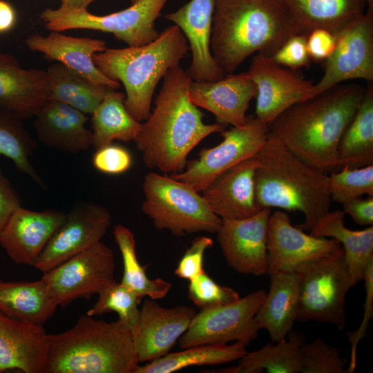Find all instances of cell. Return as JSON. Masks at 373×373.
<instances>
[{
    "instance_id": "6da1fadb",
    "label": "cell",
    "mask_w": 373,
    "mask_h": 373,
    "mask_svg": "<svg viewBox=\"0 0 373 373\" xmlns=\"http://www.w3.org/2000/svg\"><path fill=\"white\" fill-rule=\"evenodd\" d=\"M163 79L153 112L134 142L147 167L172 174L183 171L202 140L227 126L203 122L204 114L189 98L192 79L182 67L171 68Z\"/></svg>"
},
{
    "instance_id": "7a4b0ae2",
    "label": "cell",
    "mask_w": 373,
    "mask_h": 373,
    "mask_svg": "<svg viewBox=\"0 0 373 373\" xmlns=\"http://www.w3.org/2000/svg\"><path fill=\"white\" fill-rule=\"evenodd\" d=\"M365 92L361 85L335 86L277 117L269 132L302 159L325 171L338 169V149Z\"/></svg>"
},
{
    "instance_id": "3957f363",
    "label": "cell",
    "mask_w": 373,
    "mask_h": 373,
    "mask_svg": "<svg viewBox=\"0 0 373 373\" xmlns=\"http://www.w3.org/2000/svg\"><path fill=\"white\" fill-rule=\"evenodd\" d=\"M283 0H216L211 52L225 73H232L249 56L272 57L298 34Z\"/></svg>"
},
{
    "instance_id": "277c9868",
    "label": "cell",
    "mask_w": 373,
    "mask_h": 373,
    "mask_svg": "<svg viewBox=\"0 0 373 373\" xmlns=\"http://www.w3.org/2000/svg\"><path fill=\"white\" fill-rule=\"evenodd\" d=\"M256 158V197L260 209L300 211L305 220L296 227L310 231L332 202L327 172L302 159L269 132Z\"/></svg>"
},
{
    "instance_id": "5b68a950",
    "label": "cell",
    "mask_w": 373,
    "mask_h": 373,
    "mask_svg": "<svg viewBox=\"0 0 373 373\" xmlns=\"http://www.w3.org/2000/svg\"><path fill=\"white\" fill-rule=\"evenodd\" d=\"M139 363L128 328L86 314L69 329L48 334L44 373H134Z\"/></svg>"
},
{
    "instance_id": "8992f818",
    "label": "cell",
    "mask_w": 373,
    "mask_h": 373,
    "mask_svg": "<svg viewBox=\"0 0 373 373\" xmlns=\"http://www.w3.org/2000/svg\"><path fill=\"white\" fill-rule=\"evenodd\" d=\"M189 50L184 35L173 24L149 44L123 48H106L94 55L93 61L106 77L123 84L125 106L141 122L151 113L157 84L169 70L180 66Z\"/></svg>"
},
{
    "instance_id": "52a82bcc",
    "label": "cell",
    "mask_w": 373,
    "mask_h": 373,
    "mask_svg": "<svg viewBox=\"0 0 373 373\" xmlns=\"http://www.w3.org/2000/svg\"><path fill=\"white\" fill-rule=\"evenodd\" d=\"M142 189V209L158 230H168L177 236L213 233L222 224L200 192L171 175L149 172Z\"/></svg>"
},
{
    "instance_id": "ba28073f",
    "label": "cell",
    "mask_w": 373,
    "mask_h": 373,
    "mask_svg": "<svg viewBox=\"0 0 373 373\" xmlns=\"http://www.w3.org/2000/svg\"><path fill=\"white\" fill-rule=\"evenodd\" d=\"M296 321L328 323L343 329L345 297L352 288L343 249L299 265Z\"/></svg>"
},
{
    "instance_id": "9c48e42d",
    "label": "cell",
    "mask_w": 373,
    "mask_h": 373,
    "mask_svg": "<svg viewBox=\"0 0 373 373\" xmlns=\"http://www.w3.org/2000/svg\"><path fill=\"white\" fill-rule=\"evenodd\" d=\"M169 0H138L122 10L96 15L84 10L46 8L40 17L50 31L86 29L113 34L128 46H140L159 35L156 19Z\"/></svg>"
},
{
    "instance_id": "30bf717a",
    "label": "cell",
    "mask_w": 373,
    "mask_h": 373,
    "mask_svg": "<svg viewBox=\"0 0 373 373\" xmlns=\"http://www.w3.org/2000/svg\"><path fill=\"white\" fill-rule=\"evenodd\" d=\"M268 133V125L256 117H248L244 126L221 131L223 140L220 144L202 149L197 158L187 161L183 171L170 175L200 193L220 174L256 155Z\"/></svg>"
},
{
    "instance_id": "8fae6325",
    "label": "cell",
    "mask_w": 373,
    "mask_h": 373,
    "mask_svg": "<svg viewBox=\"0 0 373 373\" xmlns=\"http://www.w3.org/2000/svg\"><path fill=\"white\" fill-rule=\"evenodd\" d=\"M266 294L265 290L259 289L232 303L201 309L179 338L180 347L184 349L231 341L247 345L258 336L259 330L253 319Z\"/></svg>"
},
{
    "instance_id": "7c38bea8",
    "label": "cell",
    "mask_w": 373,
    "mask_h": 373,
    "mask_svg": "<svg viewBox=\"0 0 373 373\" xmlns=\"http://www.w3.org/2000/svg\"><path fill=\"white\" fill-rule=\"evenodd\" d=\"M115 258L102 241L43 273L46 285L58 306L78 298H90L115 282Z\"/></svg>"
},
{
    "instance_id": "4fadbf2b",
    "label": "cell",
    "mask_w": 373,
    "mask_h": 373,
    "mask_svg": "<svg viewBox=\"0 0 373 373\" xmlns=\"http://www.w3.org/2000/svg\"><path fill=\"white\" fill-rule=\"evenodd\" d=\"M322 77L313 84L314 96L351 79L373 81V9L368 8L337 35L325 61Z\"/></svg>"
},
{
    "instance_id": "5bb4252c",
    "label": "cell",
    "mask_w": 373,
    "mask_h": 373,
    "mask_svg": "<svg viewBox=\"0 0 373 373\" xmlns=\"http://www.w3.org/2000/svg\"><path fill=\"white\" fill-rule=\"evenodd\" d=\"M109 211L97 203L77 204L51 237L35 268L42 273L100 242L111 223Z\"/></svg>"
},
{
    "instance_id": "9a60e30c",
    "label": "cell",
    "mask_w": 373,
    "mask_h": 373,
    "mask_svg": "<svg viewBox=\"0 0 373 373\" xmlns=\"http://www.w3.org/2000/svg\"><path fill=\"white\" fill-rule=\"evenodd\" d=\"M248 73L256 87L255 117L268 126L293 105L314 97L311 82L285 69L271 57L255 55Z\"/></svg>"
},
{
    "instance_id": "2e32d148",
    "label": "cell",
    "mask_w": 373,
    "mask_h": 373,
    "mask_svg": "<svg viewBox=\"0 0 373 373\" xmlns=\"http://www.w3.org/2000/svg\"><path fill=\"white\" fill-rule=\"evenodd\" d=\"M271 209L238 220H222L217 240L227 264L236 271L260 276L267 274V227Z\"/></svg>"
},
{
    "instance_id": "e0dca14e",
    "label": "cell",
    "mask_w": 373,
    "mask_h": 373,
    "mask_svg": "<svg viewBox=\"0 0 373 373\" xmlns=\"http://www.w3.org/2000/svg\"><path fill=\"white\" fill-rule=\"evenodd\" d=\"M267 274L292 271L300 264L343 249L334 238L307 234L291 223L289 215L278 209L271 213L267 227Z\"/></svg>"
},
{
    "instance_id": "ac0fdd59",
    "label": "cell",
    "mask_w": 373,
    "mask_h": 373,
    "mask_svg": "<svg viewBox=\"0 0 373 373\" xmlns=\"http://www.w3.org/2000/svg\"><path fill=\"white\" fill-rule=\"evenodd\" d=\"M195 314L191 307L165 308L150 298L146 299L131 332L139 362L151 361L169 353Z\"/></svg>"
},
{
    "instance_id": "d6986e66",
    "label": "cell",
    "mask_w": 373,
    "mask_h": 373,
    "mask_svg": "<svg viewBox=\"0 0 373 373\" xmlns=\"http://www.w3.org/2000/svg\"><path fill=\"white\" fill-rule=\"evenodd\" d=\"M57 209L17 208L0 232V245L17 265L35 267L48 242L66 218Z\"/></svg>"
},
{
    "instance_id": "ffe728a7",
    "label": "cell",
    "mask_w": 373,
    "mask_h": 373,
    "mask_svg": "<svg viewBox=\"0 0 373 373\" xmlns=\"http://www.w3.org/2000/svg\"><path fill=\"white\" fill-rule=\"evenodd\" d=\"M216 0H190L164 18L177 26L191 51V61L186 70L192 81L214 82L225 76L211 52V37Z\"/></svg>"
},
{
    "instance_id": "44dd1931",
    "label": "cell",
    "mask_w": 373,
    "mask_h": 373,
    "mask_svg": "<svg viewBox=\"0 0 373 373\" xmlns=\"http://www.w3.org/2000/svg\"><path fill=\"white\" fill-rule=\"evenodd\" d=\"M191 102L211 112L217 122L226 126H244L256 87L248 73L231 74L214 82L191 81L189 90Z\"/></svg>"
},
{
    "instance_id": "7402d4cb",
    "label": "cell",
    "mask_w": 373,
    "mask_h": 373,
    "mask_svg": "<svg viewBox=\"0 0 373 373\" xmlns=\"http://www.w3.org/2000/svg\"><path fill=\"white\" fill-rule=\"evenodd\" d=\"M256 155L229 169L200 193L211 210L222 220H238L261 209L256 197Z\"/></svg>"
},
{
    "instance_id": "603a6c76",
    "label": "cell",
    "mask_w": 373,
    "mask_h": 373,
    "mask_svg": "<svg viewBox=\"0 0 373 373\" xmlns=\"http://www.w3.org/2000/svg\"><path fill=\"white\" fill-rule=\"evenodd\" d=\"M26 44L32 51L44 54L46 59L63 64L93 84L114 89L119 87V82L106 77L93 61L94 55L106 48L103 40L51 31L46 36L37 33L29 35Z\"/></svg>"
},
{
    "instance_id": "cb8c5ba5",
    "label": "cell",
    "mask_w": 373,
    "mask_h": 373,
    "mask_svg": "<svg viewBox=\"0 0 373 373\" xmlns=\"http://www.w3.org/2000/svg\"><path fill=\"white\" fill-rule=\"evenodd\" d=\"M46 70L25 69L0 52V108L21 119L34 117L48 100Z\"/></svg>"
},
{
    "instance_id": "d4e9b609",
    "label": "cell",
    "mask_w": 373,
    "mask_h": 373,
    "mask_svg": "<svg viewBox=\"0 0 373 373\" xmlns=\"http://www.w3.org/2000/svg\"><path fill=\"white\" fill-rule=\"evenodd\" d=\"M47 353L48 334L42 325L0 312V372L44 373Z\"/></svg>"
},
{
    "instance_id": "484cf974",
    "label": "cell",
    "mask_w": 373,
    "mask_h": 373,
    "mask_svg": "<svg viewBox=\"0 0 373 373\" xmlns=\"http://www.w3.org/2000/svg\"><path fill=\"white\" fill-rule=\"evenodd\" d=\"M88 119L87 115L69 105L48 100L34 117L33 126L45 146L75 154L92 146V131L85 126Z\"/></svg>"
},
{
    "instance_id": "4316f807",
    "label": "cell",
    "mask_w": 373,
    "mask_h": 373,
    "mask_svg": "<svg viewBox=\"0 0 373 373\" xmlns=\"http://www.w3.org/2000/svg\"><path fill=\"white\" fill-rule=\"evenodd\" d=\"M270 285L265 300L254 317L256 328L266 329L271 341L285 339L296 321L298 276L296 271L269 274Z\"/></svg>"
},
{
    "instance_id": "83f0119b",
    "label": "cell",
    "mask_w": 373,
    "mask_h": 373,
    "mask_svg": "<svg viewBox=\"0 0 373 373\" xmlns=\"http://www.w3.org/2000/svg\"><path fill=\"white\" fill-rule=\"evenodd\" d=\"M298 32L325 29L336 36L366 11L365 0H283Z\"/></svg>"
},
{
    "instance_id": "f1b7e54d",
    "label": "cell",
    "mask_w": 373,
    "mask_h": 373,
    "mask_svg": "<svg viewBox=\"0 0 373 373\" xmlns=\"http://www.w3.org/2000/svg\"><path fill=\"white\" fill-rule=\"evenodd\" d=\"M343 210L329 211L309 231L312 236L332 238L343 245L347 268L354 287L362 280L367 264L373 258V226L354 231L345 225Z\"/></svg>"
},
{
    "instance_id": "f546056e",
    "label": "cell",
    "mask_w": 373,
    "mask_h": 373,
    "mask_svg": "<svg viewBox=\"0 0 373 373\" xmlns=\"http://www.w3.org/2000/svg\"><path fill=\"white\" fill-rule=\"evenodd\" d=\"M57 307L41 278L37 281L0 280V312L8 317L42 325Z\"/></svg>"
},
{
    "instance_id": "4dcf8cb0",
    "label": "cell",
    "mask_w": 373,
    "mask_h": 373,
    "mask_svg": "<svg viewBox=\"0 0 373 373\" xmlns=\"http://www.w3.org/2000/svg\"><path fill=\"white\" fill-rule=\"evenodd\" d=\"M282 341L246 353L236 366L218 370L220 373H302L301 345L299 333L291 331Z\"/></svg>"
},
{
    "instance_id": "1f68e13d",
    "label": "cell",
    "mask_w": 373,
    "mask_h": 373,
    "mask_svg": "<svg viewBox=\"0 0 373 373\" xmlns=\"http://www.w3.org/2000/svg\"><path fill=\"white\" fill-rule=\"evenodd\" d=\"M48 100L64 103L86 115H92L104 97L114 88L93 84L56 62L46 70Z\"/></svg>"
},
{
    "instance_id": "d6a6232c",
    "label": "cell",
    "mask_w": 373,
    "mask_h": 373,
    "mask_svg": "<svg viewBox=\"0 0 373 373\" xmlns=\"http://www.w3.org/2000/svg\"><path fill=\"white\" fill-rule=\"evenodd\" d=\"M371 164H373V87L369 85L340 141L338 169Z\"/></svg>"
},
{
    "instance_id": "836d02e7",
    "label": "cell",
    "mask_w": 373,
    "mask_h": 373,
    "mask_svg": "<svg viewBox=\"0 0 373 373\" xmlns=\"http://www.w3.org/2000/svg\"><path fill=\"white\" fill-rule=\"evenodd\" d=\"M125 95L111 90L91 115L93 144L95 149L114 141L128 142L137 137L142 123L128 111L124 104Z\"/></svg>"
},
{
    "instance_id": "e575fe53",
    "label": "cell",
    "mask_w": 373,
    "mask_h": 373,
    "mask_svg": "<svg viewBox=\"0 0 373 373\" xmlns=\"http://www.w3.org/2000/svg\"><path fill=\"white\" fill-rule=\"evenodd\" d=\"M246 353L245 345L240 341L195 345L138 365L134 373H172L190 366L227 363L240 360Z\"/></svg>"
},
{
    "instance_id": "d590c367",
    "label": "cell",
    "mask_w": 373,
    "mask_h": 373,
    "mask_svg": "<svg viewBox=\"0 0 373 373\" xmlns=\"http://www.w3.org/2000/svg\"><path fill=\"white\" fill-rule=\"evenodd\" d=\"M113 236L123 261V276L120 283L140 298L148 296L157 300L165 297L172 285L160 278L153 280L148 277L137 257L133 233L126 227L119 224L114 227Z\"/></svg>"
},
{
    "instance_id": "8d00e7d4",
    "label": "cell",
    "mask_w": 373,
    "mask_h": 373,
    "mask_svg": "<svg viewBox=\"0 0 373 373\" xmlns=\"http://www.w3.org/2000/svg\"><path fill=\"white\" fill-rule=\"evenodd\" d=\"M21 120L15 115L0 108V155L10 160L19 171L46 189L45 182L30 162L37 143Z\"/></svg>"
},
{
    "instance_id": "74e56055",
    "label": "cell",
    "mask_w": 373,
    "mask_h": 373,
    "mask_svg": "<svg viewBox=\"0 0 373 373\" xmlns=\"http://www.w3.org/2000/svg\"><path fill=\"white\" fill-rule=\"evenodd\" d=\"M98 296L97 300L86 314L93 316L114 312L118 315V320L132 332L138 322L141 298L122 283L116 281L108 285Z\"/></svg>"
},
{
    "instance_id": "f35d334b",
    "label": "cell",
    "mask_w": 373,
    "mask_h": 373,
    "mask_svg": "<svg viewBox=\"0 0 373 373\" xmlns=\"http://www.w3.org/2000/svg\"><path fill=\"white\" fill-rule=\"evenodd\" d=\"M329 191L332 201L341 204L363 195L373 196V164L343 166L338 172H331Z\"/></svg>"
},
{
    "instance_id": "ab89813d",
    "label": "cell",
    "mask_w": 373,
    "mask_h": 373,
    "mask_svg": "<svg viewBox=\"0 0 373 373\" xmlns=\"http://www.w3.org/2000/svg\"><path fill=\"white\" fill-rule=\"evenodd\" d=\"M302 373H346L347 359L338 347L322 339L301 345Z\"/></svg>"
},
{
    "instance_id": "60d3db41",
    "label": "cell",
    "mask_w": 373,
    "mask_h": 373,
    "mask_svg": "<svg viewBox=\"0 0 373 373\" xmlns=\"http://www.w3.org/2000/svg\"><path fill=\"white\" fill-rule=\"evenodd\" d=\"M188 296L200 309L228 304L240 298L237 291L218 284L205 271L189 280Z\"/></svg>"
},
{
    "instance_id": "b9f144b4",
    "label": "cell",
    "mask_w": 373,
    "mask_h": 373,
    "mask_svg": "<svg viewBox=\"0 0 373 373\" xmlns=\"http://www.w3.org/2000/svg\"><path fill=\"white\" fill-rule=\"evenodd\" d=\"M92 164L101 173L119 175L130 169L133 157L128 149L112 143L96 149Z\"/></svg>"
},
{
    "instance_id": "7bdbcfd3",
    "label": "cell",
    "mask_w": 373,
    "mask_h": 373,
    "mask_svg": "<svg viewBox=\"0 0 373 373\" xmlns=\"http://www.w3.org/2000/svg\"><path fill=\"white\" fill-rule=\"evenodd\" d=\"M363 280H364L365 290L364 314L358 328L354 332H351L347 334L351 343V354L350 365L348 368L346 369V373H353L356 369L357 347L360 341L365 338L369 323L373 316V258L367 264Z\"/></svg>"
},
{
    "instance_id": "ee69618b",
    "label": "cell",
    "mask_w": 373,
    "mask_h": 373,
    "mask_svg": "<svg viewBox=\"0 0 373 373\" xmlns=\"http://www.w3.org/2000/svg\"><path fill=\"white\" fill-rule=\"evenodd\" d=\"M211 238L207 236L197 237L186 249L175 270V274L182 279L191 280L201 273L203 269L204 256L207 249L213 245Z\"/></svg>"
},
{
    "instance_id": "f6af8a7d",
    "label": "cell",
    "mask_w": 373,
    "mask_h": 373,
    "mask_svg": "<svg viewBox=\"0 0 373 373\" xmlns=\"http://www.w3.org/2000/svg\"><path fill=\"white\" fill-rule=\"evenodd\" d=\"M271 57L279 65L291 69L307 66L311 59L307 49V36L300 33L292 35Z\"/></svg>"
},
{
    "instance_id": "bcb514c9",
    "label": "cell",
    "mask_w": 373,
    "mask_h": 373,
    "mask_svg": "<svg viewBox=\"0 0 373 373\" xmlns=\"http://www.w3.org/2000/svg\"><path fill=\"white\" fill-rule=\"evenodd\" d=\"M337 36L330 31L318 28L307 35V49L310 59L325 61L335 48Z\"/></svg>"
},
{
    "instance_id": "7dc6e473",
    "label": "cell",
    "mask_w": 373,
    "mask_h": 373,
    "mask_svg": "<svg viewBox=\"0 0 373 373\" xmlns=\"http://www.w3.org/2000/svg\"><path fill=\"white\" fill-rule=\"evenodd\" d=\"M20 206L18 193L0 172V232L12 212Z\"/></svg>"
},
{
    "instance_id": "c3c4849f",
    "label": "cell",
    "mask_w": 373,
    "mask_h": 373,
    "mask_svg": "<svg viewBox=\"0 0 373 373\" xmlns=\"http://www.w3.org/2000/svg\"><path fill=\"white\" fill-rule=\"evenodd\" d=\"M343 211L349 214L359 225L373 224V196L356 198L343 204Z\"/></svg>"
},
{
    "instance_id": "681fc988",
    "label": "cell",
    "mask_w": 373,
    "mask_h": 373,
    "mask_svg": "<svg viewBox=\"0 0 373 373\" xmlns=\"http://www.w3.org/2000/svg\"><path fill=\"white\" fill-rule=\"evenodd\" d=\"M16 20L14 8L9 3L0 0V33L10 30L15 26Z\"/></svg>"
},
{
    "instance_id": "f907efd6",
    "label": "cell",
    "mask_w": 373,
    "mask_h": 373,
    "mask_svg": "<svg viewBox=\"0 0 373 373\" xmlns=\"http://www.w3.org/2000/svg\"><path fill=\"white\" fill-rule=\"evenodd\" d=\"M95 0H61L60 9L64 10H84Z\"/></svg>"
},
{
    "instance_id": "816d5d0a",
    "label": "cell",
    "mask_w": 373,
    "mask_h": 373,
    "mask_svg": "<svg viewBox=\"0 0 373 373\" xmlns=\"http://www.w3.org/2000/svg\"><path fill=\"white\" fill-rule=\"evenodd\" d=\"M368 8L373 9V0H365Z\"/></svg>"
},
{
    "instance_id": "f5cc1de1",
    "label": "cell",
    "mask_w": 373,
    "mask_h": 373,
    "mask_svg": "<svg viewBox=\"0 0 373 373\" xmlns=\"http://www.w3.org/2000/svg\"><path fill=\"white\" fill-rule=\"evenodd\" d=\"M130 1H131V2L132 3H133L136 2V1H137L138 0H130Z\"/></svg>"
}]
</instances>
